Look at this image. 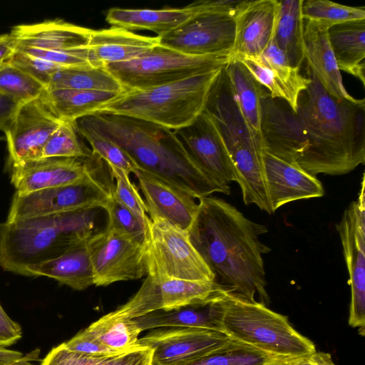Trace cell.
<instances>
[{
    "mask_svg": "<svg viewBox=\"0 0 365 365\" xmlns=\"http://www.w3.org/2000/svg\"><path fill=\"white\" fill-rule=\"evenodd\" d=\"M267 232L226 201L209 196L199 200L188 233L220 289L237 299L267 306L262 255L271 250L259 236Z\"/></svg>",
    "mask_w": 365,
    "mask_h": 365,
    "instance_id": "obj_1",
    "label": "cell"
},
{
    "mask_svg": "<svg viewBox=\"0 0 365 365\" xmlns=\"http://www.w3.org/2000/svg\"><path fill=\"white\" fill-rule=\"evenodd\" d=\"M311 83L299 96L296 113L309 146L297 167L316 176L341 175L365 163V100L331 96L307 66Z\"/></svg>",
    "mask_w": 365,
    "mask_h": 365,
    "instance_id": "obj_2",
    "label": "cell"
},
{
    "mask_svg": "<svg viewBox=\"0 0 365 365\" xmlns=\"http://www.w3.org/2000/svg\"><path fill=\"white\" fill-rule=\"evenodd\" d=\"M74 123L118 145L140 170L200 200L224 190L190 159L175 132L125 115L96 112Z\"/></svg>",
    "mask_w": 365,
    "mask_h": 365,
    "instance_id": "obj_3",
    "label": "cell"
},
{
    "mask_svg": "<svg viewBox=\"0 0 365 365\" xmlns=\"http://www.w3.org/2000/svg\"><path fill=\"white\" fill-rule=\"evenodd\" d=\"M98 209L0 223V267L6 272L23 276L28 267L52 259L86 242L98 232Z\"/></svg>",
    "mask_w": 365,
    "mask_h": 365,
    "instance_id": "obj_4",
    "label": "cell"
},
{
    "mask_svg": "<svg viewBox=\"0 0 365 365\" xmlns=\"http://www.w3.org/2000/svg\"><path fill=\"white\" fill-rule=\"evenodd\" d=\"M225 67L212 86L204 110L216 125L232 160L245 204H254L272 214L264 181L262 143L242 115Z\"/></svg>",
    "mask_w": 365,
    "mask_h": 365,
    "instance_id": "obj_5",
    "label": "cell"
},
{
    "mask_svg": "<svg viewBox=\"0 0 365 365\" xmlns=\"http://www.w3.org/2000/svg\"><path fill=\"white\" fill-rule=\"evenodd\" d=\"M221 69L148 89L123 91L98 112L141 119L173 131L181 129L203 112Z\"/></svg>",
    "mask_w": 365,
    "mask_h": 365,
    "instance_id": "obj_6",
    "label": "cell"
},
{
    "mask_svg": "<svg viewBox=\"0 0 365 365\" xmlns=\"http://www.w3.org/2000/svg\"><path fill=\"white\" fill-rule=\"evenodd\" d=\"M221 330L230 339L275 356H299L316 350L287 317L263 304L250 303L225 294Z\"/></svg>",
    "mask_w": 365,
    "mask_h": 365,
    "instance_id": "obj_7",
    "label": "cell"
},
{
    "mask_svg": "<svg viewBox=\"0 0 365 365\" xmlns=\"http://www.w3.org/2000/svg\"><path fill=\"white\" fill-rule=\"evenodd\" d=\"M230 55L190 56L158 44L137 58L104 68L124 91L145 90L221 69Z\"/></svg>",
    "mask_w": 365,
    "mask_h": 365,
    "instance_id": "obj_8",
    "label": "cell"
},
{
    "mask_svg": "<svg viewBox=\"0 0 365 365\" xmlns=\"http://www.w3.org/2000/svg\"><path fill=\"white\" fill-rule=\"evenodd\" d=\"M108 165L100 166L86 179L66 185L45 188L24 195L14 193L6 222L70 211L102 208L113 197V180Z\"/></svg>",
    "mask_w": 365,
    "mask_h": 365,
    "instance_id": "obj_9",
    "label": "cell"
},
{
    "mask_svg": "<svg viewBox=\"0 0 365 365\" xmlns=\"http://www.w3.org/2000/svg\"><path fill=\"white\" fill-rule=\"evenodd\" d=\"M148 274L166 279L214 281V274L192 245L188 231L160 218L150 220L145 242Z\"/></svg>",
    "mask_w": 365,
    "mask_h": 365,
    "instance_id": "obj_10",
    "label": "cell"
},
{
    "mask_svg": "<svg viewBox=\"0 0 365 365\" xmlns=\"http://www.w3.org/2000/svg\"><path fill=\"white\" fill-rule=\"evenodd\" d=\"M86 245L97 287L148 274L145 245L121 232L106 227L93 234Z\"/></svg>",
    "mask_w": 365,
    "mask_h": 365,
    "instance_id": "obj_11",
    "label": "cell"
},
{
    "mask_svg": "<svg viewBox=\"0 0 365 365\" xmlns=\"http://www.w3.org/2000/svg\"><path fill=\"white\" fill-rule=\"evenodd\" d=\"M364 175L356 201L344 211L336 229L349 275L351 303L349 324L365 334V195Z\"/></svg>",
    "mask_w": 365,
    "mask_h": 365,
    "instance_id": "obj_12",
    "label": "cell"
},
{
    "mask_svg": "<svg viewBox=\"0 0 365 365\" xmlns=\"http://www.w3.org/2000/svg\"><path fill=\"white\" fill-rule=\"evenodd\" d=\"M222 331L200 328L165 327L152 329L136 344L150 349L151 365H182L227 344Z\"/></svg>",
    "mask_w": 365,
    "mask_h": 365,
    "instance_id": "obj_13",
    "label": "cell"
},
{
    "mask_svg": "<svg viewBox=\"0 0 365 365\" xmlns=\"http://www.w3.org/2000/svg\"><path fill=\"white\" fill-rule=\"evenodd\" d=\"M175 132L195 164L229 195L230 183L237 180L236 170L210 115L203 110L192 123Z\"/></svg>",
    "mask_w": 365,
    "mask_h": 365,
    "instance_id": "obj_14",
    "label": "cell"
},
{
    "mask_svg": "<svg viewBox=\"0 0 365 365\" xmlns=\"http://www.w3.org/2000/svg\"><path fill=\"white\" fill-rule=\"evenodd\" d=\"M259 135L264 151L296 166L309 146L297 113L266 89L260 101Z\"/></svg>",
    "mask_w": 365,
    "mask_h": 365,
    "instance_id": "obj_15",
    "label": "cell"
},
{
    "mask_svg": "<svg viewBox=\"0 0 365 365\" xmlns=\"http://www.w3.org/2000/svg\"><path fill=\"white\" fill-rule=\"evenodd\" d=\"M235 30V18L203 14L194 16L177 29L158 37L160 45L187 55H230Z\"/></svg>",
    "mask_w": 365,
    "mask_h": 365,
    "instance_id": "obj_16",
    "label": "cell"
},
{
    "mask_svg": "<svg viewBox=\"0 0 365 365\" xmlns=\"http://www.w3.org/2000/svg\"><path fill=\"white\" fill-rule=\"evenodd\" d=\"M103 160L93 153L82 158H41L8 165L15 193L66 185L86 179Z\"/></svg>",
    "mask_w": 365,
    "mask_h": 365,
    "instance_id": "obj_17",
    "label": "cell"
},
{
    "mask_svg": "<svg viewBox=\"0 0 365 365\" xmlns=\"http://www.w3.org/2000/svg\"><path fill=\"white\" fill-rule=\"evenodd\" d=\"M62 123L41 96L21 103L4 133L8 165L40 158L48 139Z\"/></svg>",
    "mask_w": 365,
    "mask_h": 365,
    "instance_id": "obj_18",
    "label": "cell"
},
{
    "mask_svg": "<svg viewBox=\"0 0 365 365\" xmlns=\"http://www.w3.org/2000/svg\"><path fill=\"white\" fill-rule=\"evenodd\" d=\"M234 60L244 64L272 97L287 101L296 112L299 96L311 80L289 65L285 54L272 40L260 55Z\"/></svg>",
    "mask_w": 365,
    "mask_h": 365,
    "instance_id": "obj_19",
    "label": "cell"
},
{
    "mask_svg": "<svg viewBox=\"0 0 365 365\" xmlns=\"http://www.w3.org/2000/svg\"><path fill=\"white\" fill-rule=\"evenodd\" d=\"M262 160L267 192L273 212L288 202L324 195L322 184L316 176L264 150Z\"/></svg>",
    "mask_w": 365,
    "mask_h": 365,
    "instance_id": "obj_20",
    "label": "cell"
},
{
    "mask_svg": "<svg viewBox=\"0 0 365 365\" xmlns=\"http://www.w3.org/2000/svg\"><path fill=\"white\" fill-rule=\"evenodd\" d=\"M150 218H160L189 231L198 210L195 199L158 177L138 170L135 174Z\"/></svg>",
    "mask_w": 365,
    "mask_h": 365,
    "instance_id": "obj_21",
    "label": "cell"
},
{
    "mask_svg": "<svg viewBox=\"0 0 365 365\" xmlns=\"http://www.w3.org/2000/svg\"><path fill=\"white\" fill-rule=\"evenodd\" d=\"M278 0H246L235 21L231 60L260 55L270 43L276 24Z\"/></svg>",
    "mask_w": 365,
    "mask_h": 365,
    "instance_id": "obj_22",
    "label": "cell"
},
{
    "mask_svg": "<svg viewBox=\"0 0 365 365\" xmlns=\"http://www.w3.org/2000/svg\"><path fill=\"white\" fill-rule=\"evenodd\" d=\"M158 44V36H142L117 26L93 30L88 59L92 67H105L133 60Z\"/></svg>",
    "mask_w": 365,
    "mask_h": 365,
    "instance_id": "obj_23",
    "label": "cell"
},
{
    "mask_svg": "<svg viewBox=\"0 0 365 365\" xmlns=\"http://www.w3.org/2000/svg\"><path fill=\"white\" fill-rule=\"evenodd\" d=\"M92 31L91 29L54 19L17 25L12 28L11 34L17 47L65 50L88 46Z\"/></svg>",
    "mask_w": 365,
    "mask_h": 365,
    "instance_id": "obj_24",
    "label": "cell"
},
{
    "mask_svg": "<svg viewBox=\"0 0 365 365\" xmlns=\"http://www.w3.org/2000/svg\"><path fill=\"white\" fill-rule=\"evenodd\" d=\"M225 294L221 291L205 301L170 310H156L134 320L142 331L165 327L222 331V299Z\"/></svg>",
    "mask_w": 365,
    "mask_h": 365,
    "instance_id": "obj_25",
    "label": "cell"
},
{
    "mask_svg": "<svg viewBox=\"0 0 365 365\" xmlns=\"http://www.w3.org/2000/svg\"><path fill=\"white\" fill-rule=\"evenodd\" d=\"M328 30L304 21V55L307 66L324 89L339 100L355 101L346 90L328 38Z\"/></svg>",
    "mask_w": 365,
    "mask_h": 365,
    "instance_id": "obj_26",
    "label": "cell"
},
{
    "mask_svg": "<svg viewBox=\"0 0 365 365\" xmlns=\"http://www.w3.org/2000/svg\"><path fill=\"white\" fill-rule=\"evenodd\" d=\"M86 242L52 259L28 267L23 276H43L75 290L86 289L94 284L93 267Z\"/></svg>",
    "mask_w": 365,
    "mask_h": 365,
    "instance_id": "obj_27",
    "label": "cell"
},
{
    "mask_svg": "<svg viewBox=\"0 0 365 365\" xmlns=\"http://www.w3.org/2000/svg\"><path fill=\"white\" fill-rule=\"evenodd\" d=\"M194 16L191 8L110 9L106 16V21L112 26L126 30H145L154 32L157 36H163L177 29Z\"/></svg>",
    "mask_w": 365,
    "mask_h": 365,
    "instance_id": "obj_28",
    "label": "cell"
},
{
    "mask_svg": "<svg viewBox=\"0 0 365 365\" xmlns=\"http://www.w3.org/2000/svg\"><path fill=\"white\" fill-rule=\"evenodd\" d=\"M339 71L353 75L365 85V19L335 25L327 31Z\"/></svg>",
    "mask_w": 365,
    "mask_h": 365,
    "instance_id": "obj_29",
    "label": "cell"
},
{
    "mask_svg": "<svg viewBox=\"0 0 365 365\" xmlns=\"http://www.w3.org/2000/svg\"><path fill=\"white\" fill-rule=\"evenodd\" d=\"M121 93L46 88L41 96L55 115L63 122L76 120L98 112Z\"/></svg>",
    "mask_w": 365,
    "mask_h": 365,
    "instance_id": "obj_30",
    "label": "cell"
},
{
    "mask_svg": "<svg viewBox=\"0 0 365 365\" xmlns=\"http://www.w3.org/2000/svg\"><path fill=\"white\" fill-rule=\"evenodd\" d=\"M303 0H278V12L272 40L287 56L289 65L300 69L304 61Z\"/></svg>",
    "mask_w": 365,
    "mask_h": 365,
    "instance_id": "obj_31",
    "label": "cell"
},
{
    "mask_svg": "<svg viewBox=\"0 0 365 365\" xmlns=\"http://www.w3.org/2000/svg\"><path fill=\"white\" fill-rule=\"evenodd\" d=\"M237 105L247 126L260 140V101L264 88L239 60H231L225 67Z\"/></svg>",
    "mask_w": 365,
    "mask_h": 365,
    "instance_id": "obj_32",
    "label": "cell"
},
{
    "mask_svg": "<svg viewBox=\"0 0 365 365\" xmlns=\"http://www.w3.org/2000/svg\"><path fill=\"white\" fill-rule=\"evenodd\" d=\"M152 350L137 345L133 349L115 354H87L73 351L61 344L53 347L40 365H151Z\"/></svg>",
    "mask_w": 365,
    "mask_h": 365,
    "instance_id": "obj_33",
    "label": "cell"
},
{
    "mask_svg": "<svg viewBox=\"0 0 365 365\" xmlns=\"http://www.w3.org/2000/svg\"><path fill=\"white\" fill-rule=\"evenodd\" d=\"M47 88L122 93L123 88L104 67L62 68L54 73Z\"/></svg>",
    "mask_w": 365,
    "mask_h": 365,
    "instance_id": "obj_34",
    "label": "cell"
},
{
    "mask_svg": "<svg viewBox=\"0 0 365 365\" xmlns=\"http://www.w3.org/2000/svg\"><path fill=\"white\" fill-rule=\"evenodd\" d=\"M103 344L118 353L135 348L142 331L134 319L110 312L86 328Z\"/></svg>",
    "mask_w": 365,
    "mask_h": 365,
    "instance_id": "obj_35",
    "label": "cell"
},
{
    "mask_svg": "<svg viewBox=\"0 0 365 365\" xmlns=\"http://www.w3.org/2000/svg\"><path fill=\"white\" fill-rule=\"evenodd\" d=\"M158 284L163 310L202 302L222 291L212 281L166 279Z\"/></svg>",
    "mask_w": 365,
    "mask_h": 365,
    "instance_id": "obj_36",
    "label": "cell"
},
{
    "mask_svg": "<svg viewBox=\"0 0 365 365\" xmlns=\"http://www.w3.org/2000/svg\"><path fill=\"white\" fill-rule=\"evenodd\" d=\"M302 14L324 30L346 21L365 19V6H350L327 0H303Z\"/></svg>",
    "mask_w": 365,
    "mask_h": 365,
    "instance_id": "obj_37",
    "label": "cell"
},
{
    "mask_svg": "<svg viewBox=\"0 0 365 365\" xmlns=\"http://www.w3.org/2000/svg\"><path fill=\"white\" fill-rule=\"evenodd\" d=\"M274 356L231 339L218 349L182 365H262Z\"/></svg>",
    "mask_w": 365,
    "mask_h": 365,
    "instance_id": "obj_38",
    "label": "cell"
},
{
    "mask_svg": "<svg viewBox=\"0 0 365 365\" xmlns=\"http://www.w3.org/2000/svg\"><path fill=\"white\" fill-rule=\"evenodd\" d=\"M78 134L91 145V152L103 160L109 167L118 168L129 174H135L138 167L118 145L110 139L86 128L73 123Z\"/></svg>",
    "mask_w": 365,
    "mask_h": 365,
    "instance_id": "obj_39",
    "label": "cell"
},
{
    "mask_svg": "<svg viewBox=\"0 0 365 365\" xmlns=\"http://www.w3.org/2000/svg\"><path fill=\"white\" fill-rule=\"evenodd\" d=\"M46 88L9 63L0 67V92L22 103L40 97Z\"/></svg>",
    "mask_w": 365,
    "mask_h": 365,
    "instance_id": "obj_40",
    "label": "cell"
},
{
    "mask_svg": "<svg viewBox=\"0 0 365 365\" xmlns=\"http://www.w3.org/2000/svg\"><path fill=\"white\" fill-rule=\"evenodd\" d=\"M91 153L80 140L73 123L63 122L48 139L41 158H82Z\"/></svg>",
    "mask_w": 365,
    "mask_h": 365,
    "instance_id": "obj_41",
    "label": "cell"
},
{
    "mask_svg": "<svg viewBox=\"0 0 365 365\" xmlns=\"http://www.w3.org/2000/svg\"><path fill=\"white\" fill-rule=\"evenodd\" d=\"M109 168L112 178L115 180L113 191V197L148 228L150 222L148 208L138 187L130 180V174L118 168L111 167Z\"/></svg>",
    "mask_w": 365,
    "mask_h": 365,
    "instance_id": "obj_42",
    "label": "cell"
},
{
    "mask_svg": "<svg viewBox=\"0 0 365 365\" xmlns=\"http://www.w3.org/2000/svg\"><path fill=\"white\" fill-rule=\"evenodd\" d=\"M159 309H162L159 284L151 277L146 275L138 291L115 312L135 319Z\"/></svg>",
    "mask_w": 365,
    "mask_h": 365,
    "instance_id": "obj_43",
    "label": "cell"
},
{
    "mask_svg": "<svg viewBox=\"0 0 365 365\" xmlns=\"http://www.w3.org/2000/svg\"><path fill=\"white\" fill-rule=\"evenodd\" d=\"M104 210L108 215L107 227L145 245L148 228L130 211L115 200L113 196Z\"/></svg>",
    "mask_w": 365,
    "mask_h": 365,
    "instance_id": "obj_44",
    "label": "cell"
},
{
    "mask_svg": "<svg viewBox=\"0 0 365 365\" xmlns=\"http://www.w3.org/2000/svg\"><path fill=\"white\" fill-rule=\"evenodd\" d=\"M16 50L63 68L92 67L88 59V46L65 50H44L30 47H17Z\"/></svg>",
    "mask_w": 365,
    "mask_h": 365,
    "instance_id": "obj_45",
    "label": "cell"
},
{
    "mask_svg": "<svg viewBox=\"0 0 365 365\" xmlns=\"http://www.w3.org/2000/svg\"><path fill=\"white\" fill-rule=\"evenodd\" d=\"M7 63L27 73L46 88L49 86L53 74L63 68L17 50Z\"/></svg>",
    "mask_w": 365,
    "mask_h": 365,
    "instance_id": "obj_46",
    "label": "cell"
},
{
    "mask_svg": "<svg viewBox=\"0 0 365 365\" xmlns=\"http://www.w3.org/2000/svg\"><path fill=\"white\" fill-rule=\"evenodd\" d=\"M61 344L70 351L87 354L109 355L119 354L103 344L87 329L81 331Z\"/></svg>",
    "mask_w": 365,
    "mask_h": 365,
    "instance_id": "obj_47",
    "label": "cell"
},
{
    "mask_svg": "<svg viewBox=\"0 0 365 365\" xmlns=\"http://www.w3.org/2000/svg\"><path fill=\"white\" fill-rule=\"evenodd\" d=\"M22 336L20 325L11 319L0 304V346L6 347L16 344Z\"/></svg>",
    "mask_w": 365,
    "mask_h": 365,
    "instance_id": "obj_48",
    "label": "cell"
},
{
    "mask_svg": "<svg viewBox=\"0 0 365 365\" xmlns=\"http://www.w3.org/2000/svg\"><path fill=\"white\" fill-rule=\"evenodd\" d=\"M21 103L0 92V130L6 132Z\"/></svg>",
    "mask_w": 365,
    "mask_h": 365,
    "instance_id": "obj_49",
    "label": "cell"
},
{
    "mask_svg": "<svg viewBox=\"0 0 365 365\" xmlns=\"http://www.w3.org/2000/svg\"><path fill=\"white\" fill-rule=\"evenodd\" d=\"M291 359L293 365H336L330 354L317 350Z\"/></svg>",
    "mask_w": 365,
    "mask_h": 365,
    "instance_id": "obj_50",
    "label": "cell"
},
{
    "mask_svg": "<svg viewBox=\"0 0 365 365\" xmlns=\"http://www.w3.org/2000/svg\"><path fill=\"white\" fill-rule=\"evenodd\" d=\"M16 47V39L11 33L0 36V67L9 61Z\"/></svg>",
    "mask_w": 365,
    "mask_h": 365,
    "instance_id": "obj_51",
    "label": "cell"
},
{
    "mask_svg": "<svg viewBox=\"0 0 365 365\" xmlns=\"http://www.w3.org/2000/svg\"><path fill=\"white\" fill-rule=\"evenodd\" d=\"M24 355L18 351L0 346V365L10 364L22 359Z\"/></svg>",
    "mask_w": 365,
    "mask_h": 365,
    "instance_id": "obj_52",
    "label": "cell"
},
{
    "mask_svg": "<svg viewBox=\"0 0 365 365\" xmlns=\"http://www.w3.org/2000/svg\"><path fill=\"white\" fill-rule=\"evenodd\" d=\"M292 356H274L262 365H293L292 363Z\"/></svg>",
    "mask_w": 365,
    "mask_h": 365,
    "instance_id": "obj_53",
    "label": "cell"
},
{
    "mask_svg": "<svg viewBox=\"0 0 365 365\" xmlns=\"http://www.w3.org/2000/svg\"><path fill=\"white\" fill-rule=\"evenodd\" d=\"M38 354L34 353V354H29L26 355H24V356L20 360L14 362L10 364L6 365H37L36 364H34L32 361L37 359Z\"/></svg>",
    "mask_w": 365,
    "mask_h": 365,
    "instance_id": "obj_54",
    "label": "cell"
},
{
    "mask_svg": "<svg viewBox=\"0 0 365 365\" xmlns=\"http://www.w3.org/2000/svg\"><path fill=\"white\" fill-rule=\"evenodd\" d=\"M6 140V137L0 135V141Z\"/></svg>",
    "mask_w": 365,
    "mask_h": 365,
    "instance_id": "obj_55",
    "label": "cell"
}]
</instances>
